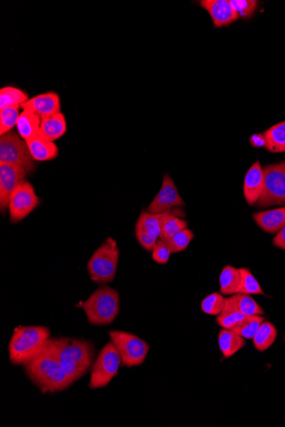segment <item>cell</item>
I'll list each match as a JSON object with an SVG mask.
<instances>
[{"label": "cell", "mask_w": 285, "mask_h": 427, "mask_svg": "<svg viewBox=\"0 0 285 427\" xmlns=\"http://www.w3.org/2000/svg\"><path fill=\"white\" fill-rule=\"evenodd\" d=\"M23 368L25 374L43 394L63 392L74 384L60 364L50 339L41 353L25 364Z\"/></svg>", "instance_id": "obj_1"}, {"label": "cell", "mask_w": 285, "mask_h": 427, "mask_svg": "<svg viewBox=\"0 0 285 427\" xmlns=\"http://www.w3.org/2000/svg\"><path fill=\"white\" fill-rule=\"evenodd\" d=\"M63 370L74 383L92 368L96 349L91 341L71 338L50 339Z\"/></svg>", "instance_id": "obj_2"}, {"label": "cell", "mask_w": 285, "mask_h": 427, "mask_svg": "<svg viewBox=\"0 0 285 427\" xmlns=\"http://www.w3.org/2000/svg\"><path fill=\"white\" fill-rule=\"evenodd\" d=\"M50 339V328L44 326L16 328L8 346L10 363L24 366L41 353Z\"/></svg>", "instance_id": "obj_3"}, {"label": "cell", "mask_w": 285, "mask_h": 427, "mask_svg": "<svg viewBox=\"0 0 285 427\" xmlns=\"http://www.w3.org/2000/svg\"><path fill=\"white\" fill-rule=\"evenodd\" d=\"M81 308L90 324L110 325L120 311V295L115 289L104 284L82 302Z\"/></svg>", "instance_id": "obj_4"}, {"label": "cell", "mask_w": 285, "mask_h": 427, "mask_svg": "<svg viewBox=\"0 0 285 427\" xmlns=\"http://www.w3.org/2000/svg\"><path fill=\"white\" fill-rule=\"evenodd\" d=\"M120 250L117 241L106 238L88 260V272L92 281L97 284H108L117 276Z\"/></svg>", "instance_id": "obj_5"}, {"label": "cell", "mask_w": 285, "mask_h": 427, "mask_svg": "<svg viewBox=\"0 0 285 427\" xmlns=\"http://www.w3.org/2000/svg\"><path fill=\"white\" fill-rule=\"evenodd\" d=\"M0 163L19 166L28 175L34 172L36 169V163L26 140L13 130L0 136Z\"/></svg>", "instance_id": "obj_6"}, {"label": "cell", "mask_w": 285, "mask_h": 427, "mask_svg": "<svg viewBox=\"0 0 285 427\" xmlns=\"http://www.w3.org/2000/svg\"><path fill=\"white\" fill-rule=\"evenodd\" d=\"M121 366V357L117 347L111 341L107 343L92 364L89 388L96 390L106 387L117 375Z\"/></svg>", "instance_id": "obj_7"}, {"label": "cell", "mask_w": 285, "mask_h": 427, "mask_svg": "<svg viewBox=\"0 0 285 427\" xmlns=\"http://www.w3.org/2000/svg\"><path fill=\"white\" fill-rule=\"evenodd\" d=\"M109 335L110 341L120 353L122 366L132 368L144 363L150 346L144 339L124 331H110Z\"/></svg>", "instance_id": "obj_8"}, {"label": "cell", "mask_w": 285, "mask_h": 427, "mask_svg": "<svg viewBox=\"0 0 285 427\" xmlns=\"http://www.w3.org/2000/svg\"><path fill=\"white\" fill-rule=\"evenodd\" d=\"M285 204V162L264 168V189L256 205L259 208Z\"/></svg>", "instance_id": "obj_9"}, {"label": "cell", "mask_w": 285, "mask_h": 427, "mask_svg": "<svg viewBox=\"0 0 285 427\" xmlns=\"http://www.w3.org/2000/svg\"><path fill=\"white\" fill-rule=\"evenodd\" d=\"M39 202L41 200L36 195L34 186L28 181H25L13 192L10 199L8 206L10 221L13 224L23 221L35 211Z\"/></svg>", "instance_id": "obj_10"}, {"label": "cell", "mask_w": 285, "mask_h": 427, "mask_svg": "<svg viewBox=\"0 0 285 427\" xmlns=\"http://www.w3.org/2000/svg\"><path fill=\"white\" fill-rule=\"evenodd\" d=\"M27 172L19 166L0 163V212L8 211L10 199L13 192L26 181Z\"/></svg>", "instance_id": "obj_11"}, {"label": "cell", "mask_w": 285, "mask_h": 427, "mask_svg": "<svg viewBox=\"0 0 285 427\" xmlns=\"http://www.w3.org/2000/svg\"><path fill=\"white\" fill-rule=\"evenodd\" d=\"M184 201L179 193L174 180L168 175H165L160 190L148 206L146 211L153 215H159L171 212V210L178 206H185Z\"/></svg>", "instance_id": "obj_12"}, {"label": "cell", "mask_w": 285, "mask_h": 427, "mask_svg": "<svg viewBox=\"0 0 285 427\" xmlns=\"http://www.w3.org/2000/svg\"><path fill=\"white\" fill-rule=\"evenodd\" d=\"M21 108L44 119L60 113L61 99L59 94L49 92L32 97Z\"/></svg>", "instance_id": "obj_13"}, {"label": "cell", "mask_w": 285, "mask_h": 427, "mask_svg": "<svg viewBox=\"0 0 285 427\" xmlns=\"http://www.w3.org/2000/svg\"><path fill=\"white\" fill-rule=\"evenodd\" d=\"M200 6L210 15L214 26H228L239 19L228 0H202Z\"/></svg>", "instance_id": "obj_14"}, {"label": "cell", "mask_w": 285, "mask_h": 427, "mask_svg": "<svg viewBox=\"0 0 285 427\" xmlns=\"http://www.w3.org/2000/svg\"><path fill=\"white\" fill-rule=\"evenodd\" d=\"M264 189V169L261 162L256 161L248 169L244 177V194L245 200L250 206L256 204Z\"/></svg>", "instance_id": "obj_15"}, {"label": "cell", "mask_w": 285, "mask_h": 427, "mask_svg": "<svg viewBox=\"0 0 285 427\" xmlns=\"http://www.w3.org/2000/svg\"><path fill=\"white\" fill-rule=\"evenodd\" d=\"M253 219L261 229L269 234H275L285 226V208L255 212Z\"/></svg>", "instance_id": "obj_16"}, {"label": "cell", "mask_w": 285, "mask_h": 427, "mask_svg": "<svg viewBox=\"0 0 285 427\" xmlns=\"http://www.w3.org/2000/svg\"><path fill=\"white\" fill-rule=\"evenodd\" d=\"M30 154L35 161H49L59 157V150L55 142L43 139L41 136L26 141Z\"/></svg>", "instance_id": "obj_17"}, {"label": "cell", "mask_w": 285, "mask_h": 427, "mask_svg": "<svg viewBox=\"0 0 285 427\" xmlns=\"http://www.w3.org/2000/svg\"><path fill=\"white\" fill-rule=\"evenodd\" d=\"M66 132L67 121L62 112L52 117L41 119L39 136L43 139L55 142Z\"/></svg>", "instance_id": "obj_18"}, {"label": "cell", "mask_w": 285, "mask_h": 427, "mask_svg": "<svg viewBox=\"0 0 285 427\" xmlns=\"http://www.w3.org/2000/svg\"><path fill=\"white\" fill-rule=\"evenodd\" d=\"M218 342L219 350L226 358L232 357L246 346L245 339L233 329L222 328L219 332Z\"/></svg>", "instance_id": "obj_19"}, {"label": "cell", "mask_w": 285, "mask_h": 427, "mask_svg": "<svg viewBox=\"0 0 285 427\" xmlns=\"http://www.w3.org/2000/svg\"><path fill=\"white\" fill-rule=\"evenodd\" d=\"M244 318V315L237 309L235 297L232 295L226 298L225 306L216 318V323L222 328L233 329Z\"/></svg>", "instance_id": "obj_20"}, {"label": "cell", "mask_w": 285, "mask_h": 427, "mask_svg": "<svg viewBox=\"0 0 285 427\" xmlns=\"http://www.w3.org/2000/svg\"><path fill=\"white\" fill-rule=\"evenodd\" d=\"M41 125V119L38 115L23 110L18 119L17 132L24 140L27 141L39 136Z\"/></svg>", "instance_id": "obj_21"}, {"label": "cell", "mask_w": 285, "mask_h": 427, "mask_svg": "<svg viewBox=\"0 0 285 427\" xmlns=\"http://www.w3.org/2000/svg\"><path fill=\"white\" fill-rule=\"evenodd\" d=\"M168 212L153 215V213L147 211H142L138 220H137L135 228L146 231V233L155 238L160 239L162 222H164L165 216L167 215Z\"/></svg>", "instance_id": "obj_22"}, {"label": "cell", "mask_w": 285, "mask_h": 427, "mask_svg": "<svg viewBox=\"0 0 285 427\" xmlns=\"http://www.w3.org/2000/svg\"><path fill=\"white\" fill-rule=\"evenodd\" d=\"M241 276L239 269L232 266L223 268L219 275V287L224 296H232L237 294L240 287Z\"/></svg>", "instance_id": "obj_23"}, {"label": "cell", "mask_w": 285, "mask_h": 427, "mask_svg": "<svg viewBox=\"0 0 285 427\" xmlns=\"http://www.w3.org/2000/svg\"><path fill=\"white\" fill-rule=\"evenodd\" d=\"M263 133L266 150L272 153H285V121L277 123Z\"/></svg>", "instance_id": "obj_24"}, {"label": "cell", "mask_w": 285, "mask_h": 427, "mask_svg": "<svg viewBox=\"0 0 285 427\" xmlns=\"http://www.w3.org/2000/svg\"><path fill=\"white\" fill-rule=\"evenodd\" d=\"M277 336V331L275 326L270 321H263L253 338L255 349L259 352H265L275 342Z\"/></svg>", "instance_id": "obj_25"}, {"label": "cell", "mask_w": 285, "mask_h": 427, "mask_svg": "<svg viewBox=\"0 0 285 427\" xmlns=\"http://www.w3.org/2000/svg\"><path fill=\"white\" fill-rule=\"evenodd\" d=\"M28 100L27 92L14 86H6L0 90V110L8 107L21 108Z\"/></svg>", "instance_id": "obj_26"}, {"label": "cell", "mask_w": 285, "mask_h": 427, "mask_svg": "<svg viewBox=\"0 0 285 427\" xmlns=\"http://www.w3.org/2000/svg\"><path fill=\"white\" fill-rule=\"evenodd\" d=\"M188 228V222L180 219L175 212H168L162 222L161 239H170Z\"/></svg>", "instance_id": "obj_27"}, {"label": "cell", "mask_w": 285, "mask_h": 427, "mask_svg": "<svg viewBox=\"0 0 285 427\" xmlns=\"http://www.w3.org/2000/svg\"><path fill=\"white\" fill-rule=\"evenodd\" d=\"M264 321V317L262 316L245 317L243 321H241L235 328H233V330L244 339H253Z\"/></svg>", "instance_id": "obj_28"}, {"label": "cell", "mask_w": 285, "mask_h": 427, "mask_svg": "<svg viewBox=\"0 0 285 427\" xmlns=\"http://www.w3.org/2000/svg\"><path fill=\"white\" fill-rule=\"evenodd\" d=\"M240 287L238 289V292L248 295H266L263 292L261 285L259 281L255 279L253 274L247 268H240Z\"/></svg>", "instance_id": "obj_29"}, {"label": "cell", "mask_w": 285, "mask_h": 427, "mask_svg": "<svg viewBox=\"0 0 285 427\" xmlns=\"http://www.w3.org/2000/svg\"><path fill=\"white\" fill-rule=\"evenodd\" d=\"M234 297H235L237 309L245 317L263 316L264 315V310H263L262 306L250 295L237 292V294L234 295Z\"/></svg>", "instance_id": "obj_30"}, {"label": "cell", "mask_w": 285, "mask_h": 427, "mask_svg": "<svg viewBox=\"0 0 285 427\" xmlns=\"http://www.w3.org/2000/svg\"><path fill=\"white\" fill-rule=\"evenodd\" d=\"M21 115L20 108L8 107L0 110V136L12 131Z\"/></svg>", "instance_id": "obj_31"}, {"label": "cell", "mask_w": 285, "mask_h": 427, "mask_svg": "<svg viewBox=\"0 0 285 427\" xmlns=\"http://www.w3.org/2000/svg\"><path fill=\"white\" fill-rule=\"evenodd\" d=\"M226 298L222 294L214 292L204 299L201 303V309L203 312L210 316H219L225 306Z\"/></svg>", "instance_id": "obj_32"}, {"label": "cell", "mask_w": 285, "mask_h": 427, "mask_svg": "<svg viewBox=\"0 0 285 427\" xmlns=\"http://www.w3.org/2000/svg\"><path fill=\"white\" fill-rule=\"evenodd\" d=\"M194 237L195 235L193 231L187 228V229L184 230L181 232L175 235V237L167 239V240L164 239V240L167 242L172 253H177L185 251L186 249L189 247L190 241H193Z\"/></svg>", "instance_id": "obj_33"}, {"label": "cell", "mask_w": 285, "mask_h": 427, "mask_svg": "<svg viewBox=\"0 0 285 427\" xmlns=\"http://www.w3.org/2000/svg\"><path fill=\"white\" fill-rule=\"evenodd\" d=\"M230 3L238 18L244 19L253 16L258 6V2L255 0H230Z\"/></svg>", "instance_id": "obj_34"}, {"label": "cell", "mask_w": 285, "mask_h": 427, "mask_svg": "<svg viewBox=\"0 0 285 427\" xmlns=\"http://www.w3.org/2000/svg\"><path fill=\"white\" fill-rule=\"evenodd\" d=\"M172 252L167 242L164 239H158L157 244L153 250V259L155 262L160 265H166L168 262Z\"/></svg>", "instance_id": "obj_35"}, {"label": "cell", "mask_w": 285, "mask_h": 427, "mask_svg": "<svg viewBox=\"0 0 285 427\" xmlns=\"http://www.w3.org/2000/svg\"><path fill=\"white\" fill-rule=\"evenodd\" d=\"M135 237L139 244L141 245L146 251L153 252L155 246L157 244L158 239L150 236L146 231L135 228Z\"/></svg>", "instance_id": "obj_36"}, {"label": "cell", "mask_w": 285, "mask_h": 427, "mask_svg": "<svg viewBox=\"0 0 285 427\" xmlns=\"http://www.w3.org/2000/svg\"><path fill=\"white\" fill-rule=\"evenodd\" d=\"M250 143L254 148H266V139L264 133H255L250 137Z\"/></svg>", "instance_id": "obj_37"}, {"label": "cell", "mask_w": 285, "mask_h": 427, "mask_svg": "<svg viewBox=\"0 0 285 427\" xmlns=\"http://www.w3.org/2000/svg\"><path fill=\"white\" fill-rule=\"evenodd\" d=\"M273 244L277 248L285 251V226L281 229L273 239Z\"/></svg>", "instance_id": "obj_38"}, {"label": "cell", "mask_w": 285, "mask_h": 427, "mask_svg": "<svg viewBox=\"0 0 285 427\" xmlns=\"http://www.w3.org/2000/svg\"><path fill=\"white\" fill-rule=\"evenodd\" d=\"M284 340H285V337H284Z\"/></svg>", "instance_id": "obj_39"}]
</instances>
